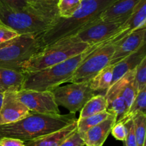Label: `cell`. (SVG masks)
I'll use <instances>...</instances> for the list:
<instances>
[{"instance_id": "1", "label": "cell", "mask_w": 146, "mask_h": 146, "mask_svg": "<svg viewBox=\"0 0 146 146\" xmlns=\"http://www.w3.org/2000/svg\"><path fill=\"white\" fill-rule=\"evenodd\" d=\"M76 121L73 113L46 115L30 112L17 122L0 125V138H13L28 142L62 129Z\"/></svg>"}, {"instance_id": "2", "label": "cell", "mask_w": 146, "mask_h": 146, "mask_svg": "<svg viewBox=\"0 0 146 146\" xmlns=\"http://www.w3.org/2000/svg\"><path fill=\"white\" fill-rule=\"evenodd\" d=\"M116 0H82L81 7L69 18L58 17L42 34L44 47L66 37L75 36L81 30L99 19L101 14Z\"/></svg>"}, {"instance_id": "3", "label": "cell", "mask_w": 146, "mask_h": 146, "mask_svg": "<svg viewBox=\"0 0 146 146\" xmlns=\"http://www.w3.org/2000/svg\"><path fill=\"white\" fill-rule=\"evenodd\" d=\"M91 46L80 41L75 36L66 37L44 47L20 66L23 74L40 71L61 64L88 50Z\"/></svg>"}, {"instance_id": "4", "label": "cell", "mask_w": 146, "mask_h": 146, "mask_svg": "<svg viewBox=\"0 0 146 146\" xmlns=\"http://www.w3.org/2000/svg\"><path fill=\"white\" fill-rule=\"evenodd\" d=\"M93 46L61 64L40 71L24 74L25 79L22 90L51 91L61 84L68 82L77 67L91 51Z\"/></svg>"}, {"instance_id": "5", "label": "cell", "mask_w": 146, "mask_h": 146, "mask_svg": "<svg viewBox=\"0 0 146 146\" xmlns=\"http://www.w3.org/2000/svg\"><path fill=\"white\" fill-rule=\"evenodd\" d=\"M57 19L38 10L14 9L0 2V23L19 35L42 34Z\"/></svg>"}, {"instance_id": "6", "label": "cell", "mask_w": 146, "mask_h": 146, "mask_svg": "<svg viewBox=\"0 0 146 146\" xmlns=\"http://www.w3.org/2000/svg\"><path fill=\"white\" fill-rule=\"evenodd\" d=\"M42 34H21L0 44V68L20 71L21 64L44 48Z\"/></svg>"}, {"instance_id": "7", "label": "cell", "mask_w": 146, "mask_h": 146, "mask_svg": "<svg viewBox=\"0 0 146 146\" xmlns=\"http://www.w3.org/2000/svg\"><path fill=\"white\" fill-rule=\"evenodd\" d=\"M114 50L115 45L113 44L94 45L77 67L68 82L75 84L91 81L104 68L110 65Z\"/></svg>"}, {"instance_id": "8", "label": "cell", "mask_w": 146, "mask_h": 146, "mask_svg": "<svg viewBox=\"0 0 146 146\" xmlns=\"http://www.w3.org/2000/svg\"><path fill=\"white\" fill-rule=\"evenodd\" d=\"M51 92L58 106L64 107L73 114L81 111L87 101L95 96L89 81L58 86Z\"/></svg>"}, {"instance_id": "9", "label": "cell", "mask_w": 146, "mask_h": 146, "mask_svg": "<svg viewBox=\"0 0 146 146\" xmlns=\"http://www.w3.org/2000/svg\"><path fill=\"white\" fill-rule=\"evenodd\" d=\"M124 21H101L96 20L87 26L75 35L82 42L92 46L100 44H108L114 36L121 31Z\"/></svg>"}, {"instance_id": "10", "label": "cell", "mask_w": 146, "mask_h": 146, "mask_svg": "<svg viewBox=\"0 0 146 146\" xmlns=\"http://www.w3.org/2000/svg\"><path fill=\"white\" fill-rule=\"evenodd\" d=\"M17 96L30 112L46 115L61 114L51 91L21 90L17 93Z\"/></svg>"}, {"instance_id": "11", "label": "cell", "mask_w": 146, "mask_h": 146, "mask_svg": "<svg viewBox=\"0 0 146 146\" xmlns=\"http://www.w3.org/2000/svg\"><path fill=\"white\" fill-rule=\"evenodd\" d=\"M146 26L135 30L115 44V50L110 65H115L139 49L145 44Z\"/></svg>"}, {"instance_id": "12", "label": "cell", "mask_w": 146, "mask_h": 146, "mask_svg": "<svg viewBox=\"0 0 146 146\" xmlns=\"http://www.w3.org/2000/svg\"><path fill=\"white\" fill-rule=\"evenodd\" d=\"M29 113V110L17 98V93L4 92L0 110V125L17 122Z\"/></svg>"}, {"instance_id": "13", "label": "cell", "mask_w": 146, "mask_h": 146, "mask_svg": "<svg viewBox=\"0 0 146 146\" xmlns=\"http://www.w3.org/2000/svg\"><path fill=\"white\" fill-rule=\"evenodd\" d=\"M146 26V0H141L121 27L118 34L111 40V44H116L135 30Z\"/></svg>"}, {"instance_id": "14", "label": "cell", "mask_w": 146, "mask_h": 146, "mask_svg": "<svg viewBox=\"0 0 146 146\" xmlns=\"http://www.w3.org/2000/svg\"><path fill=\"white\" fill-rule=\"evenodd\" d=\"M115 123L116 116L111 113L106 119L86 131L84 135H81L85 145L100 146L104 145Z\"/></svg>"}, {"instance_id": "15", "label": "cell", "mask_w": 146, "mask_h": 146, "mask_svg": "<svg viewBox=\"0 0 146 146\" xmlns=\"http://www.w3.org/2000/svg\"><path fill=\"white\" fill-rule=\"evenodd\" d=\"M134 76H135V70H133L125 74L117 82L113 84L106 91L107 93L119 94L125 101V104L128 107V110L138 93Z\"/></svg>"}, {"instance_id": "16", "label": "cell", "mask_w": 146, "mask_h": 146, "mask_svg": "<svg viewBox=\"0 0 146 146\" xmlns=\"http://www.w3.org/2000/svg\"><path fill=\"white\" fill-rule=\"evenodd\" d=\"M141 0H116L100 16L101 21H125Z\"/></svg>"}, {"instance_id": "17", "label": "cell", "mask_w": 146, "mask_h": 146, "mask_svg": "<svg viewBox=\"0 0 146 146\" xmlns=\"http://www.w3.org/2000/svg\"><path fill=\"white\" fill-rule=\"evenodd\" d=\"M145 45V44H143L133 54L125 58L120 62L117 63L115 65H113V79L111 86L123 78L128 72L135 70L138 64L146 58Z\"/></svg>"}, {"instance_id": "18", "label": "cell", "mask_w": 146, "mask_h": 146, "mask_svg": "<svg viewBox=\"0 0 146 146\" xmlns=\"http://www.w3.org/2000/svg\"><path fill=\"white\" fill-rule=\"evenodd\" d=\"M77 131V121L68 126L33 141L25 142V146H60Z\"/></svg>"}, {"instance_id": "19", "label": "cell", "mask_w": 146, "mask_h": 146, "mask_svg": "<svg viewBox=\"0 0 146 146\" xmlns=\"http://www.w3.org/2000/svg\"><path fill=\"white\" fill-rule=\"evenodd\" d=\"M25 75L20 71L0 68V88L3 92L17 93L21 91Z\"/></svg>"}, {"instance_id": "20", "label": "cell", "mask_w": 146, "mask_h": 146, "mask_svg": "<svg viewBox=\"0 0 146 146\" xmlns=\"http://www.w3.org/2000/svg\"><path fill=\"white\" fill-rule=\"evenodd\" d=\"M108 109V104L106 98L104 95L94 96L90 98L84 106L80 113L78 118H84L96 114L106 111Z\"/></svg>"}, {"instance_id": "21", "label": "cell", "mask_w": 146, "mask_h": 146, "mask_svg": "<svg viewBox=\"0 0 146 146\" xmlns=\"http://www.w3.org/2000/svg\"><path fill=\"white\" fill-rule=\"evenodd\" d=\"M113 66L109 65L97 74L91 81H90V86L94 91H104L106 92L111 87L113 79Z\"/></svg>"}, {"instance_id": "22", "label": "cell", "mask_w": 146, "mask_h": 146, "mask_svg": "<svg viewBox=\"0 0 146 146\" xmlns=\"http://www.w3.org/2000/svg\"><path fill=\"white\" fill-rule=\"evenodd\" d=\"M138 114H146V88L138 91L125 115L118 122L125 123Z\"/></svg>"}, {"instance_id": "23", "label": "cell", "mask_w": 146, "mask_h": 146, "mask_svg": "<svg viewBox=\"0 0 146 146\" xmlns=\"http://www.w3.org/2000/svg\"><path fill=\"white\" fill-rule=\"evenodd\" d=\"M110 115L111 113L106 111L86 118H78L77 119V131L81 134V135H83L91 128L106 119Z\"/></svg>"}, {"instance_id": "24", "label": "cell", "mask_w": 146, "mask_h": 146, "mask_svg": "<svg viewBox=\"0 0 146 146\" xmlns=\"http://www.w3.org/2000/svg\"><path fill=\"white\" fill-rule=\"evenodd\" d=\"M31 7L42 11L54 18H58L57 4L58 0H27Z\"/></svg>"}, {"instance_id": "25", "label": "cell", "mask_w": 146, "mask_h": 146, "mask_svg": "<svg viewBox=\"0 0 146 146\" xmlns=\"http://www.w3.org/2000/svg\"><path fill=\"white\" fill-rule=\"evenodd\" d=\"M134 123L137 146H143L145 143L146 114H138L132 118Z\"/></svg>"}, {"instance_id": "26", "label": "cell", "mask_w": 146, "mask_h": 146, "mask_svg": "<svg viewBox=\"0 0 146 146\" xmlns=\"http://www.w3.org/2000/svg\"><path fill=\"white\" fill-rule=\"evenodd\" d=\"M82 0H58V16L61 18H69L81 7Z\"/></svg>"}, {"instance_id": "27", "label": "cell", "mask_w": 146, "mask_h": 146, "mask_svg": "<svg viewBox=\"0 0 146 146\" xmlns=\"http://www.w3.org/2000/svg\"><path fill=\"white\" fill-rule=\"evenodd\" d=\"M134 78L138 91L146 88V58L135 68Z\"/></svg>"}, {"instance_id": "28", "label": "cell", "mask_w": 146, "mask_h": 146, "mask_svg": "<svg viewBox=\"0 0 146 146\" xmlns=\"http://www.w3.org/2000/svg\"><path fill=\"white\" fill-rule=\"evenodd\" d=\"M0 2L2 3L3 4H4V5L7 6V7L11 9H36L33 8V7H31V6H30V4H29L27 0H0ZM38 11H39V10H38ZM41 12H42V11H41ZM44 14H45V13H44Z\"/></svg>"}, {"instance_id": "29", "label": "cell", "mask_w": 146, "mask_h": 146, "mask_svg": "<svg viewBox=\"0 0 146 146\" xmlns=\"http://www.w3.org/2000/svg\"><path fill=\"white\" fill-rule=\"evenodd\" d=\"M111 133L118 141H125L128 134V129L125 123L122 122H116L111 129Z\"/></svg>"}, {"instance_id": "30", "label": "cell", "mask_w": 146, "mask_h": 146, "mask_svg": "<svg viewBox=\"0 0 146 146\" xmlns=\"http://www.w3.org/2000/svg\"><path fill=\"white\" fill-rule=\"evenodd\" d=\"M125 125L128 129V134L125 140L124 146H137L136 140L135 136V131H134V123L133 119L129 120L125 123Z\"/></svg>"}, {"instance_id": "31", "label": "cell", "mask_w": 146, "mask_h": 146, "mask_svg": "<svg viewBox=\"0 0 146 146\" xmlns=\"http://www.w3.org/2000/svg\"><path fill=\"white\" fill-rule=\"evenodd\" d=\"M85 145L84 139L81 134L76 131L65 140L60 146H84Z\"/></svg>"}, {"instance_id": "32", "label": "cell", "mask_w": 146, "mask_h": 146, "mask_svg": "<svg viewBox=\"0 0 146 146\" xmlns=\"http://www.w3.org/2000/svg\"><path fill=\"white\" fill-rule=\"evenodd\" d=\"M19 35L14 30L4 25H0V44L5 43Z\"/></svg>"}, {"instance_id": "33", "label": "cell", "mask_w": 146, "mask_h": 146, "mask_svg": "<svg viewBox=\"0 0 146 146\" xmlns=\"http://www.w3.org/2000/svg\"><path fill=\"white\" fill-rule=\"evenodd\" d=\"M0 146H25V143L21 140L13 138H1Z\"/></svg>"}, {"instance_id": "34", "label": "cell", "mask_w": 146, "mask_h": 146, "mask_svg": "<svg viewBox=\"0 0 146 146\" xmlns=\"http://www.w3.org/2000/svg\"><path fill=\"white\" fill-rule=\"evenodd\" d=\"M3 98H4V92H1L0 91V110H1V105H2Z\"/></svg>"}, {"instance_id": "35", "label": "cell", "mask_w": 146, "mask_h": 146, "mask_svg": "<svg viewBox=\"0 0 146 146\" xmlns=\"http://www.w3.org/2000/svg\"><path fill=\"white\" fill-rule=\"evenodd\" d=\"M0 91H1V92H3V91L1 90V88H0Z\"/></svg>"}, {"instance_id": "36", "label": "cell", "mask_w": 146, "mask_h": 146, "mask_svg": "<svg viewBox=\"0 0 146 146\" xmlns=\"http://www.w3.org/2000/svg\"><path fill=\"white\" fill-rule=\"evenodd\" d=\"M143 146H146V144H145V145H143Z\"/></svg>"}, {"instance_id": "37", "label": "cell", "mask_w": 146, "mask_h": 146, "mask_svg": "<svg viewBox=\"0 0 146 146\" xmlns=\"http://www.w3.org/2000/svg\"><path fill=\"white\" fill-rule=\"evenodd\" d=\"M0 25H1V23H0Z\"/></svg>"}, {"instance_id": "38", "label": "cell", "mask_w": 146, "mask_h": 146, "mask_svg": "<svg viewBox=\"0 0 146 146\" xmlns=\"http://www.w3.org/2000/svg\"><path fill=\"white\" fill-rule=\"evenodd\" d=\"M100 146H103V145H100Z\"/></svg>"}]
</instances>
